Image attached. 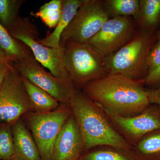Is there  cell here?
Instances as JSON below:
<instances>
[{
	"instance_id": "obj_29",
	"label": "cell",
	"mask_w": 160,
	"mask_h": 160,
	"mask_svg": "<svg viewBox=\"0 0 160 160\" xmlns=\"http://www.w3.org/2000/svg\"><path fill=\"white\" fill-rule=\"evenodd\" d=\"M159 42H160V32L159 34Z\"/></svg>"
},
{
	"instance_id": "obj_3",
	"label": "cell",
	"mask_w": 160,
	"mask_h": 160,
	"mask_svg": "<svg viewBox=\"0 0 160 160\" xmlns=\"http://www.w3.org/2000/svg\"><path fill=\"white\" fill-rule=\"evenodd\" d=\"M152 38L149 31L136 32L128 43L114 53L104 58L108 74H119L132 79L142 80L146 60L152 48Z\"/></svg>"
},
{
	"instance_id": "obj_4",
	"label": "cell",
	"mask_w": 160,
	"mask_h": 160,
	"mask_svg": "<svg viewBox=\"0 0 160 160\" xmlns=\"http://www.w3.org/2000/svg\"><path fill=\"white\" fill-rule=\"evenodd\" d=\"M67 72L75 88L82 90L87 83L108 74L104 58L87 43L68 41L62 44Z\"/></svg>"
},
{
	"instance_id": "obj_23",
	"label": "cell",
	"mask_w": 160,
	"mask_h": 160,
	"mask_svg": "<svg viewBox=\"0 0 160 160\" xmlns=\"http://www.w3.org/2000/svg\"><path fill=\"white\" fill-rule=\"evenodd\" d=\"M16 158L12 134L8 128L0 130V160H13Z\"/></svg>"
},
{
	"instance_id": "obj_9",
	"label": "cell",
	"mask_w": 160,
	"mask_h": 160,
	"mask_svg": "<svg viewBox=\"0 0 160 160\" xmlns=\"http://www.w3.org/2000/svg\"><path fill=\"white\" fill-rule=\"evenodd\" d=\"M102 109L113 128L132 147L146 135L160 129V107L155 104L132 117L121 116Z\"/></svg>"
},
{
	"instance_id": "obj_7",
	"label": "cell",
	"mask_w": 160,
	"mask_h": 160,
	"mask_svg": "<svg viewBox=\"0 0 160 160\" xmlns=\"http://www.w3.org/2000/svg\"><path fill=\"white\" fill-rule=\"evenodd\" d=\"M109 19L103 1L83 0L76 14L62 33L60 45L68 41L87 42Z\"/></svg>"
},
{
	"instance_id": "obj_5",
	"label": "cell",
	"mask_w": 160,
	"mask_h": 160,
	"mask_svg": "<svg viewBox=\"0 0 160 160\" xmlns=\"http://www.w3.org/2000/svg\"><path fill=\"white\" fill-rule=\"evenodd\" d=\"M12 38L21 41L30 49L36 59L49 69L56 77L71 81L65 65L63 46L52 48L43 46L38 42L37 27L30 21V18H20L11 29L8 30Z\"/></svg>"
},
{
	"instance_id": "obj_27",
	"label": "cell",
	"mask_w": 160,
	"mask_h": 160,
	"mask_svg": "<svg viewBox=\"0 0 160 160\" xmlns=\"http://www.w3.org/2000/svg\"><path fill=\"white\" fill-rule=\"evenodd\" d=\"M150 104H155L160 107V88L147 90Z\"/></svg>"
},
{
	"instance_id": "obj_10",
	"label": "cell",
	"mask_w": 160,
	"mask_h": 160,
	"mask_svg": "<svg viewBox=\"0 0 160 160\" xmlns=\"http://www.w3.org/2000/svg\"><path fill=\"white\" fill-rule=\"evenodd\" d=\"M136 28L132 17L111 18L86 43L104 58L128 43L135 33Z\"/></svg>"
},
{
	"instance_id": "obj_21",
	"label": "cell",
	"mask_w": 160,
	"mask_h": 160,
	"mask_svg": "<svg viewBox=\"0 0 160 160\" xmlns=\"http://www.w3.org/2000/svg\"><path fill=\"white\" fill-rule=\"evenodd\" d=\"M62 0H52L41 6L38 11L30 14L39 18L49 29L55 28L62 15Z\"/></svg>"
},
{
	"instance_id": "obj_18",
	"label": "cell",
	"mask_w": 160,
	"mask_h": 160,
	"mask_svg": "<svg viewBox=\"0 0 160 160\" xmlns=\"http://www.w3.org/2000/svg\"><path fill=\"white\" fill-rule=\"evenodd\" d=\"M132 151L137 160H160V129L142 138Z\"/></svg>"
},
{
	"instance_id": "obj_8",
	"label": "cell",
	"mask_w": 160,
	"mask_h": 160,
	"mask_svg": "<svg viewBox=\"0 0 160 160\" xmlns=\"http://www.w3.org/2000/svg\"><path fill=\"white\" fill-rule=\"evenodd\" d=\"M41 65L32 53L21 61L12 63L13 68L22 76L49 93L58 102L69 105L75 89L72 82L56 77Z\"/></svg>"
},
{
	"instance_id": "obj_15",
	"label": "cell",
	"mask_w": 160,
	"mask_h": 160,
	"mask_svg": "<svg viewBox=\"0 0 160 160\" xmlns=\"http://www.w3.org/2000/svg\"><path fill=\"white\" fill-rule=\"evenodd\" d=\"M21 76L24 87L34 110L37 112H47L53 111L59 107V102L49 93L35 85L26 78L22 75Z\"/></svg>"
},
{
	"instance_id": "obj_2",
	"label": "cell",
	"mask_w": 160,
	"mask_h": 160,
	"mask_svg": "<svg viewBox=\"0 0 160 160\" xmlns=\"http://www.w3.org/2000/svg\"><path fill=\"white\" fill-rule=\"evenodd\" d=\"M69 105L82 135L85 152L101 146L132 150V146L112 126L104 111L82 90L75 89Z\"/></svg>"
},
{
	"instance_id": "obj_1",
	"label": "cell",
	"mask_w": 160,
	"mask_h": 160,
	"mask_svg": "<svg viewBox=\"0 0 160 160\" xmlns=\"http://www.w3.org/2000/svg\"><path fill=\"white\" fill-rule=\"evenodd\" d=\"M143 85V80L107 74L87 83L82 90L102 109L121 116L132 117L150 105Z\"/></svg>"
},
{
	"instance_id": "obj_13",
	"label": "cell",
	"mask_w": 160,
	"mask_h": 160,
	"mask_svg": "<svg viewBox=\"0 0 160 160\" xmlns=\"http://www.w3.org/2000/svg\"><path fill=\"white\" fill-rule=\"evenodd\" d=\"M12 138L16 158L21 160H42L35 142L21 121L12 127Z\"/></svg>"
},
{
	"instance_id": "obj_17",
	"label": "cell",
	"mask_w": 160,
	"mask_h": 160,
	"mask_svg": "<svg viewBox=\"0 0 160 160\" xmlns=\"http://www.w3.org/2000/svg\"><path fill=\"white\" fill-rule=\"evenodd\" d=\"M0 47L12 62H19L32 52L26 45L10 35L0 23Z\"/></svg>"
},
{
	"instance_id": "obj_16",
	"label": "cell",
	"mask_w": 160,
	"mask_h": 160,
	"mask_svg": "<svg viewBox=\"0 0 160 160\" xmlns=\"http://www.w3.org/2000/svg\"><path fill=\"white\" fill-rule=\"evenodd\" d=\"M142 30L149 31L160 18V0H139V8L133 18Z\"/></svg>"
},
{
	"instance_id": "obj_19",
	"label": "cell",
	"mask_w": 160,
	"mask_h": 160,
	"mask_svg": "<svg viewBox=\"0 0 160 160\" xmlns=\"http://www.w3.org/2000/svg\"><path fill=\"white\" fill-rule=\"evenodd\" d=\"M79 160H137L132 150L109 146L95 147L86 152Z\"/></svg>"
},
{
	"instance_id": "obj_30",
	"label": "cell",
	"mask_w": 160,
	"mask_h": 160,
	"mask_svg": "<svg viewBox=\"0 0 160 160\" xmlns=\"http://www.w3.org/2000/svg\"><path fill=\"white\" fill-rule=\"evenodd\" d=\"M13 160H21L19 159H18V158H15L14 159H13Z\"/></svg>"
},
{
	"instance_id": "obj_24",
	"label": "cell",
	"mask_w": 160,
	"mask_h": 160,
	"mask_svg": "<svg viewBox=\"0 0 160 160\" xmlns=\"http://www.w3.org/2000/svg\"><path fill=\"white\" fill-rule=\"evenodd\" d=\"M160 66V42H158L150 50L146 60V68L149 71Z\"/></svg>"
},
{
	"instance_id": "obj_11",
	"label": "cell",
	"mask_w": 160,
	"mask_h": 160,
	"mask_svg": "<svg viewBox=\"0 0 160 160\" xmlns=\"http://www.w3.org/2000/svg\"><path fill=\"white\" fill-rule=\"evenodd\" d=\"M34 109L22 76L12 67L0 90V123L15 122Z\"/></svg>"
},
{
	"instance_id": "obj_26",
	"label": "cell",
	"mask_w": 160,
	"mask_h": 160,
	"mask_svg": "<svg viewBox=\"0 0 160 160\" xmlns=\"http://www.w3.org/2000/svg\"><path fill=\"white\" fill-rule=\"evenodd\" d=\"M12 68V62L0 61V90L2 89L6 77Z\"/></svg>"
},
{
	"instance_id": "obj_14",
	"label": "cell",
	"mask_w": 160,
	"mask_h": 160,
	"mask_svg": "<svg viewBox=\"0 0 160 160\" xmlns=\"http://www.w3.org/2000/svg\"><path fill=\"white\" fill-rule=\"evenodd\" d=\"M83 2V0H62V15L57 26L53 31L47 34L46 37L38 39L39 42L50 48L60 47L62 33L69 26Z\"/></svg>"
},
{
	"instance_id": "obj_25",
	"label": "cell",
	"mask_w": 160,
	"mask_h": 160,
	"mask_svg": "<svg viewBox=\"0 0 160 160\" xmlns=\"http://www.w3.org/2000/svg\"><path fill=\"white\" fill-rule=\"evenodd\" d=\"M143 81L144 85L149 86L160 85V66L154 70L148 71Z\"/></svg>"
},
{
	"instance_id": "obj_28",
	"label": "cell",
	"mask_w": 160,
	"mask_h": 160,
	"mask_svg": "<svg viewBox=\"0 0 160 160\" xmlns=\"http://www.w3.org/2000/svg\"><path fill=\"white\" fill-rule=\"evenodd\" d=\"M0 61L6 62H12L6 58V54L4 53V51L2 50L0 47Z\"/></svg>"
},
{
	"instance_id": "obj_20",
	"label": "cell",
	"mask_w": 160,
	"mask_h": 160,
	"mask_svg": "<svg viewBox=\"0 0 160 160\" xmlns=\"http://www.w3.org/2000/svg\"><path fill=\"white\" fill-rule=\"evenodd\" d=\"M103 2L109 18L120 17L133 18L139 8V0H105Z\"/></svg>"
},
{
	"instance_id": "obj_6",
	"label": "cell",
	"mask_w": 160,
	"mask_h": 160,
	"mask_svg": "<svg viewBox=\"0 0 160 160\" xmlns=\"http://www.w3.org/2000/svg\"><path fill=\"white\" fill-rule=\"evenodd\" d=\"M72 113L70 106L63 104L53 111L28 114L27 120L42 160H52L55 141Z\"/></svg>"
},
{
	"instance_id": "obj_22",
	"label": "cell",
	"mask_w": 160,
	"mask_h": 160,
	"mask_svg": "<svg viewBox=\"0 0 160 160\" xmlns=\"http://www.w3.org/2000/svg\"><path fill=\"white\" fill-rule=\"evenodd\" d=\"M24 0H0V23L7 30L20 18L19 10Z\"/></svg>"
},
{
	"instance_id": "obj_12",
	"label": "cell",
	"mask_w": 160,
	"mask_h": 160,
	"mask_svg": "<svg viewBox=\"0 0 160 160\" xmlns=\"http://www.w3.org/2000/svg\"><path fill=\"white\" fill-rule=\"evenodd\" d=\"M85 152L82 138L72 113L55 141L52 160H79Z\"/></svg>"
}]
</instances>
